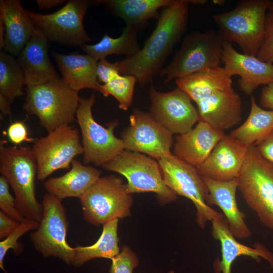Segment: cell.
Here are the masks:
<instances>
[{
	"mask_svg": "<svg viewBox=\"0 0 273 273\" xmlns=\"http://www.w3.org/2000/svg\"><path fill=\"white\" fill-rule=\"evenodd\" d=\"M225 135L207 123L199 121L189 131L178 134L174 146V155L196 167L208 157L214 147Z\"/></svg>",
	"mask_w": 273,
	"mask_h": 273,
	"instance_id": "21",
	"label": "cell"
},
{
	"mask_svg": "<svg viewBox=\"0 0 273 273\" xmlns=\"http://www.w3.org/2000/svg\"><path fill=\"white\" fill-rule=\"evenodd\" d=\"M261 61L273 64V12L266 14L265 35L256 56Z\"/></svg>",
	"mask_w": 273,
	"mask_h": 273,
	"instance_id": "36",
	"label": "cell"
},
{
	"mask_svg": "<svg viewBox=\"0 0 273 273\" xmlns=\"http://www.w3.org/2000/svg\"><path fill=\"white\" fill-rule=\"evenodd\" d=\"M237 181L248 206L273 231V163L265 159L255 145L248 148Z\"/></svg>",
	"mask_w": 273,
	"mask_h": 273,
	"instance_id": "5",
	"label": "cell"
},
{
	"mask_svg": "<svg viewBox=\"0 0 273 273\" xmlns=\"http://www.w3.org/2000/svg\"><path fill=\"white\" fill-rule=\"evenodd\" d=\"M223 41L213 30L188 35L172 61L159 74L165 82L183 77L222 63Z\"/></svg>",
	"mask_w": 273,
	"mask_h": 273,
	"instance_id": "8",
	"label": "cell"
},
{
	"mask_svg": "<svg viewBox=\"0 0 273 273\" xmlns=\"http://www.w3.org/2000/svg\"><path fill=\"white\" fill-rule=\"evenodd\" d=\"M248 148L230 135L225 134L206 160L195 167L203 177L220 181L237 179L244 164Z\"/></svg>",
	"mask_w": 273,
	"mask_h": 273,
	"instance_id": "17",
	"label": "cell"
},
{
	"mask_svg": "<svg viewBox=\"0 0 273 273\" xmlns=\"http://www.w3.org/2000/svg\"><path fill=\"white\" fill-rule=\"evenodd\" d=\"M270 12H273V1H271L268 9Z\"/></svg>",
	"mask_w": 273,
	"mask_h": 273,
	"instance_id": "45",
	"label": "cell"
},
{
	"mask_svg": "<svg viewBox=\"0 0 273 273\" xmlns=\"http://www.w3.org/2000/svg\"><path fill=\"white\" fill-rule=\"evenodd\" d=\"M111 261L110 273H133L139 263L135 253L127 246L123 247L119 254Z\"/></svg>",
	"mask_w": 273,
	"mask_h": 273,
	"instance_id": "34",
	"label": "cell"
},
{
	"mask_svg": "<svg viewBox=\"0 0 273 273\" xmlns=\"http://www.w3.org/2000/svg\"><path fill=\"white\" fill-rule=\"evenodd\" d=\"M203 178L208 191L207 204L216 205L221 209L235 238H248L251 231L245 222V214L239 209L236 200L237 178L227 181Z\"/></svg>",
	"mask_w": 273,
	"mask_h": 273,
	"instance_id": "20",
	"label": "cell"
},
{
	"mask_svg": "<svg viewBox=\"0 0 273 273\" xmlns=\"http://www.w3.org/2000/svg\"><path fill=\"white\" fill-rule=\"evenodd\" d=\"M37 165V179L43 181L56 170L69 169L74 158L83 154L78 130L60 126L34 141L31 148Z\"/></svg>",
	"mask_w": 273,
	"mask_h": 273,
	"instance_id": "12",
	"label": "cell"
},
{
	"mask_svg": "<svg viewBox=\"0 0 273 273\" xmlns=\"http://www.w3.org/2000/svg\"><path fill=\"white\" fill-rule=\"evenodd\" d=\"M79 201L83 218L98 226L130 215L133 198L122 179L110 175L100 177Z\"/></svg>",
	"mask_w": 273,
	"mask_h": 273,
	"instance_id": "7",
	"label": "cell"
},
{
	"mask_svg": "<svg viewBox=\"0 0 273 273\" xmlns=\"http://www.w3.org/2000/svg\"><path fill=\"white\" fill-rule=\"evenodd\" d=\"M136 81L133 75L119 73L108 83L102 84L101 93L104 97H114L118 102L119 108L126 111L131 105Z\"/></svg>",
	"mask_w": 273,
	"mask_h": 273,
	"instance_id": "32",
	"label": "cell"
},
{
	"mask_svg": "<svg viewBox=\"0 0 273 273\" xmlns=\"http://www.w3.org/2000/svg\"><path fill=\"white\" fill-rule=\"evenodd\" d=\"M211 222L212 235L220 242L221 245V259L218 263V271L222 273H231L233 263L240 256H249L257 261L262 258L267 260L273 268V254L260 243L249 247L237 241L224 216L214 219Z\"/></svg>",
	"mask_w": 273,
	"mask_h": 273,
	"instance_id": "23",
	"label": "cell"
},
{
	"mask_svg": "<svg viewBox=\"0 0 273 273\" xmlns=\"http://www.w3.org/2000/svg\"><path fill=\"white\" fill-rule=\"evenodd\" d=\"M231 78L224 67L218 66L177 78L175 83L196 103L218 90L232 87Z\"/></svg>",
	"mask_w": 273,
	"mask_h": 273,
	"instance_id": "26",
	"label": "cell"
},
{
	"mask_svg": "<svg viewBox=\"0 0 273 273\" xmlns=\"http://www.w3.org/2000/svg\"><path fill=\"white\" fill-rule=\"evenodd\" d=\"M39 222L32 219H26L6 238L0 242V267L5 273H8L4 265V260L8 251L12 249L16 255H20L23 249V245L18 240L26 233L36 230Z\"/></svg>",
	"mask_w": 273,
	"mask_h": 273,
	"instance_id": "33",
	"label": "cell"
},
{
	"mask_svg": "<svg viewBox=\"0 0 273 273\" xmlns=\"http://www.w3.org/2000/svg\"><path fill=\"white\" fill-rule=\"evenodd\" d=\"M48 39L35 26L33 34L18 55L26 85L42 84L58 78L48 54Z\"/></svg>",
	"mask_w": 273,
	"mask_h": 273,
	"instance_id": "19",
	"label": "cell"
},
{
	"mask_svg": "<svg viewBox=\"0 0 273 273\" xmlns=\"http://www.w3.org/2000/svg\"><path fill=\"white\" fill-rule=\"evenodd\" d=\"M251 109L245 122L230 135L246 147L255 145L273 130V110H265L251 96Z\"/></svg>",
	"mask_w": 273,
	"mask_h": 273,
	"instance_id": "28",
	"label": "cell"
},
{
	"mask_svg": "<svg viewBox=\"0 0 273 273\" xmlns=\"http://www.w3.org/2000/svg\"><path fill=\"white\" fill-rule=\"evenodd\" d=\"M7 135L9 141L15 146L20 145L24 142H31L29 137L28 128L22 121L11 123L7 130Z\"/></svg>",
	"mask_w": 273,
	"mask_h": 273,
	"instance_id": "37",
	"label": "cell"
},
{
	"mask_svg": "<svg viewBox=\"0 0 273 273\" xmlns=\"http://www.w3.org/2000/svg\"><path fill=\"white\" fill-rule=\"evenodd\" d=\"M0 19L5 30L4 51L18 56L31 37L35 25L18 0L0 1Z\"/></svg>",
	"mask_w": 273,
	"mask_h": 273,
	"instance_id": "22",
	"label": "cell"
},
{
	"mask_svg": "<svg viewBox=\"0 0 273 273\" xmlns=\"http://www.w3.org/2000/svg\"><path fill=\"white\" fill-rule=\"evenodd\" d=\"M189 3L187 0H172L162 9L156 27L143 48L118 61L120 74L135 76L142 85L152 81L186 30Z\"/></svg>",
	"mask_w": 273,
	"mask_h": 273,
	"instance_id": "1",
	"label": "cell"
},
{
	"mask_svg": "<svg viewBox=\"0 0 273 273\" xmlns=\"http://www.w3.org/2000/svg\"><path fill=\"white\" fill-rule=\"evenodd\" d=\"M78 93L63 78L27 86L23 108L28 114L36 116L49 133L74 121L80 97Z\"/></svg>",
	"mask_w": 273,
	"mask_h": 273,
	"instance_id": "4",
	"label": "cell"
},
{
	"mask_svg": "<svg viewBox=\"0 0 273 273\" xmlns=\"http://www.w3.org/2000/svg\"><path fill=\"white\" fill-rule=\"evenodd\" d=\"M255 146L265 159L273 163V130Z\"/></svg>",
	"mask_w": 273,
	"mask_h": 273,
	"instance_id": "39",
	"label": "cell"
},
{
	"mask_svg": "<svg viewBox=\"0 0 273 273\" xmlns=\"http://www.w3.org/2000/svg\"><path fill=\"white\" fill-rule=\"evenodd\" d=\"M0 208L5 214L20 222L26 219L18 210L15 198L10 192L9 185L2 175L0 176Z\"/></svg>",
	"mask_w": 273,
	"mask_h": 273,
	"instance_id": "35",
	"label": "cell"
},
{
	"mask_svg": "<svg viewBox=\"0 0 273 273\" xmlns=\"http://www.w3.org/2000/svg\"><path fill=\"white\" fill-rule=\"evenodd\" d=\"M11 103L4 97L0 95V110L3 116L11 115Z\"/></svg>",
	"mask_w": 273,
	"mask_h": 273,
	"instance_id": "43",
	"label": "cell"
},
{
	"mask_svg": "<svg viewBox=\"0 0 273 273\" xmlns=\"http://www.w3.org/2000/svg\"><path fill=\"white\" fill-rule=\"evenodd\" d=\"M5 33V26L3 21L0 19V49L1 51L4 48Z\"/></svg>",
	"mask_w": 273,
	"mask_h": 273,
	"instance_id": "44",
	"label": "cell"
},
{
	"mask_svg": "<svg viewBox=\"0 0 273 273\" xmlns=\"http://www.w3.org/2000/svg\"><path fill=\"white\" fill-rule=\"evenodd\" d=\"M52 55L63 79L72 89L78 92L92 88L101 93L102 84L97 74V60L87 54L64 55L52 52Z\"/></svg>",
	"mask_w": 273,
	"mask_h": 273,
	"instance_id": "24",
	"label": "cell"
},
{
	"mask_svg": "<svg viewBox=\"0 0 273 273\" xmlns=\"http://www.w3.org/2000/svg\"><path fill=\"white\" fill-rule=\"evenodd\" d=\"M222 63L231 77L240 76L238 85L246 95L251 96L259 86L273 82V64L240 53L231 43H223Z\"/></svg>",
	"mask_w": 273,
	"mask_h": 273,
	"instance_id": "16",
	"label": "cell"
},
{
	"mask_svg": "<svg viewBox=\"0 0 273 273\" xmlns=\"http://www.w3.org/2000/svg\"><path fill=\"white\" fill-rule=\"evenodd\" d=\"M199 121L221 131L238 124L242 119V104L232 86L218 90L196 103Z\"/></svg>",
	"mask_w": 273,
	"mask_h": 273,
	"instance_id": "18",
	"label": "cell"
},
{
	"mask_svg": "<svg viewBox=\"0 0 273 273\" xmlns=\"http://www.w3.org/2000/svg\"><path fill=\"white\" fill-rule=\"evenodd\" d=\"M102 167L124 176L128 193L152 192L161 206L175 201L177 195L165 184L158 163L139 152L124 150Z\"/></svg>",
	"mask_w": 273,
	"mask_h": 273,
	"instance_id": "6",
	"label": "cell"
},
{
	"mask_svg": "<svg viewBox=\"0 0 273 273\" xmlns=\"http://www.w3.org/2000/svg\"><path fill=\"white\" fill-rule=\"evenodd\" d=\"M42 215L30 237L35 250L44 257L55 256L72 264L75 251L66 240L68 222L62 200L48 194L42 199Z\"/></svg>",
	"mask_w": 273,
	"mask_h": 273,
	"instance_id": "11",
	"label": "cell"
},
{
	"mask_svg": "<svg viewBox=\"0 0 273 273\" xmlns=\"http://www.w3.org/2000/svg\"><path fill=\"white\" fill-rule=\"evenodd\" d=\"M118 219H115L104 224L101 235L94 244L74 247L75 253L72 264L78 267L95 258L111 260L117 256L120 252L118 245Z\"/></svg>",
	"mask_w": 273,
	"mask_h": 273,
	"instance_id": "29",
	"label": "cell"
},
{
	"mask_svg": "<svg viewBox=\"0 0 273 273\" xmlns=\"http://www.w3.org/2000/svg\"><path fill=\"white\" fill-rule=\"evenodd\" d=\"M20 223L0 210V239L4 240L6 238Z\"/></svg>",
	"mask_w": 273,
	"mask_h": 273,
	"instance_id": "40",
	"label": "cell"
},
{
	"mask_svg": "<svg viewBox=\"0 0 273 273\" xmlns=\"http://www.w3.org/2000/svg\"><path fill=\"white\" fill-rule=\"evenodd\" d=\"M172 0H108L98 1L106 4L121 18L126 25L135 28L143 27L153 18H158V10L170 3Z\"/></svg>",
	"mask_w": 273,
	"mask_h": 273,
	"instance_id": "27",
	"label": "cell"
},
{
	"mask_svg": "<svg viewBox=\"0 0 273 273\" xmlns=\"http://www.w3.org/2000/svg\"><path fill=\"white\" fill-rule=\"evenodd\" d=\"M149 96V114L172 134L186 133L198 122L197 109L189 96L179 87L168 92H161L152 85Z\"/></svg>",
	"mask_w": 273,
	"mask_h": 273,
	"instance_id": "15",
	"label": "cell"
},
{
	"mask_svg": "<svg viewBox=\"0 0 273 273\" xmlns=\"http://www.w3.org/2000/svg\"><path fill=\"white\" fill-rule=\"evenodd\" d=\"M26 85L23 71L17 60L10 54L0 52V95L11 103L23 95V87Z\"/></svg>",
	"mask_w": 273,
	"mask_h": 273,
	"instance_id": "31",
	"label": "cell"
},
{
	"mask_svg": "<svg viewBox=\"0 0 273 273\" xmlns=\"http://www.w3.org/2000/svg\"><path fill=\"white\" fill-rule=\"evenodd\" d=\"M260 103L262 107L273 110V82L265 85L262 88Z\"/></svg>",
	"mask_w": 273,
	"mask_h": 273,
	"instance_id": "41",
	"label": "cell"
},
{
	"mask_svg": "<svg viewBox=\"0 0 273 273\" xmlns=\"http://www.w3.org/2000/svg\"><path fill=\"white\" fill-rule=\"evenodd\" d=\"M270 2L243 0L233 10L213 15L223 42H235L244 54L257 56L264 37L266 11Z\"/></svg>",
	"mask_w": 273,
	"mask_h": 273,
	"instance_id": "3",
	"label": "cell"
},
{
	"mask_svg": "<svg viewBox=\"0 0 273 273\" xmlns=\"http://www.w3.org/2000/svg\"><path fill=\"white\" fill-rule=\"evenodd\" d=\"M0 172L11 187L17 208L26 218L40 222L43 207L35 195L37 165L31 148L0 143Z\"/></svg>",
	"mask_w": 273,
	"mask_h": 273,
	"instance_id": "2",
	"label": "cell"
},
{
	"mask_svg": "<svg viewBox=\"0 0 273 273\" xmlns=\"http://www.w3.org/2000/svg\"><path fill=\"white\" fill-rule=\"evenodd\" d=\"M71 165L65 174L51 177L44 183L47 193L61 200L71 197L79 199L100 177V170L76 159Z\"/></svg>",
	"mask_w": 273,
	"mask_h": 273,
	"instance_id": "25",
	"label": "cell"
},
{
	"mask_svg": "<svg viewBox=\"0 0 273 273\" xmlns=\"http://www.w3.org/2000/svg\"><path fill=\"white\" fill-rule=\"evenodd\" d=\"M120 74L117 62L111 63L106 59L98 61L97 66L98 79L105 84L109 82L116 74Z\"/></svg>",
	"mask_w": 273,
	"mask_h": 273,
	"instance_id": "38",
	"label": "cell"
},
{
	"mask_svg": "<svg viewBox=\"0 0 273 273\" xmlns=\"http://www.w3.org/2000/svg\"><path fill=\"white\" fill-rule=\"evenodd\" d=\"M173 135L149 113L135 109L121 139L126 150L144 153L159 160L172 154Z\"/></svg>",
	"mask_w": 273,
	"mask_h": 273,
	"instance_id": "14",
	"label": "cell"
},
{
	"mask_svg": "<svg viewBox=\"0 0 273 273\" xmlns=\"http://www.w3.org/2000/svg\"><path fill=\"white\" fill-rule=\"evenodd\" d=\"M91 4L86 0H70L55 13H37L26 9L34 25L52 40L70 46L90 41L83 25V17Z\"/></svg>",
	"mask_w": 273,
	"mask_h": 273,
	"instance_id": "13",
	"label": "cell"
},
{
	"mask_svg": "<svg viewBox=\"0 0 273 273\" xmlns=\"http://www.w3.org/2000/svg\"><path fill=\"white\" fill-rule=\"evenodd\" d=\"M63 0H37L36 3L39 9H49L63 3Z\"/></svg>",
	"mask_w": 273,
	"mask_h": 273,
	"instance_id": "42",
	"label": "cell"
},
{
	"mask_svg": "<svg viewBox=\"0 0 273 273\" xmlns=\"http://www.w3.org/2000/svg\"><path fill=\"white\" fill-rule=\"evenodd\" d=\"M95 102L94 94L88 98L79 97L76 118L81 134L83 160L85 164L103 166L125 150L122 139L114 133L117 120L104 127L98 123L92 114Z\"/></svg>",
	"mask_w": 273,
	"mask_h": 273,
	"instance_id": "9",
	"label": "cell"
},
{
	"mask_svg": "<svg viewBox=\"0 0 273 273\" xmlns=\"http://www.w3.org/2000/svg\"><path fill=\"white\" fill-rule=\"evenodd\" d=\"M80 47L86 54L98 61L111 55L131 56L140 49L136 29L129 25L123 28L121 35L118 37L113 38L106 34L98 43L92 45L84 43Z\"/></svg>",
	"mask_w": 273,
	"mask_h": 273,
	"instance_id": "30",
	"label": "cell"
},
{
	"mask_svg": "<svg viewBox=\"0 0 273 273\" xmlns=\"http://www.w3.org/2000/svg\"><path fill=\"white\" fill-rule=\"evenodd\" d=\"M166 185L177 195L190 199L196 209V222L204 229L208 221L223 216L207 204L208 191L196 168L174 154L158 160Z\"/></svg>",
	"mask_w": 273,
	"mask_h": 273,
	"instance_id": "10",
	"label": "cell"
}]
</instances>
